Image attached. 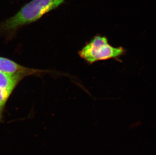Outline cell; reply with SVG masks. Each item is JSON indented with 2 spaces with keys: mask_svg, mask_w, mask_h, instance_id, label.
<instances>
[{
  "mask_svg": "<svg viewBox=\"0 0 156 155\" xmlns=\"http://www.w3.org/2000/svg\"><path fill=\"white\" fill-rule=\"evenodd\" d=\"M66 0H31L16 14L0 22V34L12 36L18 30L36 22L44 15L57 8Z\"/></svg>",
  "mask_w": 156,
  "mask_h": 155,
  "instance_id": "cell-1",
  "label": "cell"
},
{
  "mask_svg": "<svg viewBox=\"0 0 156 155\" xmlns=\"http://www.w3.org/2000/svg\"><path fill=\"white\" fill-rule=\"evenodd\" d=\"M125 52L126 50L122 47H116L109 44L106 37L97 35L83 47L78 54L87 63L93 64L110 59L118 60Z\"/></svg>",
  "mask_w": 156,
  "mask_h": 155,
  "instance_id": "cell-2",
  "label": "cell"
},
{
  "mask_svg": "<svg viewBox=\"0 0 156 155\" xmlns=\"http://www.w3.org/2000/svg\"><path fill=\"white\" fill-rule=\"evenodd\" d=\"M0 72L9 75H19L24 78L31 75H40L48 71L25 67L13 60L0 57Z\"/></svg>",
  "mask_w": 156,
  "mask_h": 155,
  "instance_id": "cell-4",
  "label": "cell"
},
{
  "mask_svg": "<svg viewBox=\"0 0 156 155\" xmlns=\"http://www.w3.org/2000/svg\"><path fill=\"white\" fill-rule=\"evenodd\" d=\"M22 78L0 72V122L3 121V113L8 100Z\"/></svg>",
  "mask_w": 156,
  "mask_h": 155,
  "instance_id": "cell-3",
  "label": "cell"
}]
</instances>
